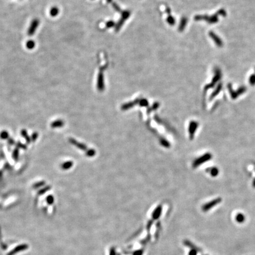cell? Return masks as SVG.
I'll return each instance as SVG.
<instances>
[{
    "label": "cell",
    "instance_id": "277c9868",
    "mask_svg": "<svg viewBox=\"0 0 255 255\" xmlns=\"http://www.w3.org/2000/svg\"><path fill=\"white\" fill-rule=\"evenodd\" d=\"M63 125L64 122L62 120H56V121L53 122L50 125V126L53 128H57L62 127Z\"/></svg>",
    "mask_w": 255,
    "mask_h": 255
},
{
    "label": "cell",
    "instance_id": "2e32d148",
    "mask_svg": "<svg viewBox=\"0 0 255 255\" xmlns=\"http://www.w3.org/2000/svg\"><path fill=\"white\" fill-rule=\"evenodd\" d=\"M49 188H50V187H46V188H44V189L42 190H40V192H39V194H43V193H44V192H45V191H47L49 190Z\"/></svg>",
    "mask_w": 255,
    "mask_h": 255
},
{
    "label": "cell",
    "instance_id": "4fadbf2b",
    "mask_svg": "<svg viewBox=\"0 0 255 255\" xmlns=\"http://www.w3.org/2000/svg\"><path fill=\"white\" fill-rule=\"evenodd\" d=\"M21 135H22L23 136H24V138H26V139H27V141H30V139H29V138H28V136H27V131H26L25 129H23L22 131H21Z\"/></svg>",
    "mask_w": 255,
    "mask_h": 255
},
{
    "label": "cell",
    "instance_id": "e0dca14e",
    "mask_svg": "<svg viewBox=\"0 0 255 255\" xmlns=\"http://www.w3.org/2000/svg\"><path fill=\"white\" fill-rule=\"evenodd\" d=\"M37 136H38V134L37 133V132H35V133H34V134L32 135V139H33V141H35V139L37 138Z\"/></svg>",
    "mask_w": 255,
    "mask_h": 255
},
{
    "label": "cell",
    "instance_id": "9a60e30c",
    "mask_svg": "<svg viewBox=\"0 0 255 255\" xmlns=\"http://www.w3.org/2000/svg\"><path fill=\"white\" fill-rule=\"evenodd\" d=\"M44 182H43V181H41L40 182H37V183H36L35 185H34V187H35V188H37V187H40V186H43V185H44Z\"/></svg>",
    "mask_w": 255,
    "mask_h": 255
},
{
    "label": "cell",
    "instance_id": "ac0fdd59",
    "mask_svg": "<svg viewBox=\"0 0 255 255\" xmlns=\"http://www.w3.org/2000/svg\"><path fill=\"white\" fill-rule=\"evenodd\" d=\"M18 151L17 150H15V151H14V152L13 155V157L14 158H16H16H17V157H18Z\"/></svg>",
    "mask_w": 255,
    "mask_h": 255
},
{
    "label": "cell",
    "instance_id": "7a4b0ae2",
    "mask_svg": "<svg viewBox=\"0 0 255 255\" xmlns=\"http://www.w3.org/2000/svg\"><path fill=\"white\" fill-rule=\"evenodd\" d=\"M69 141L71 144H72L74 145H75L76 146H77V147L79 148V149H81V150H84V151L87 150V147H86V145H85L83 144L78 142L76 141L75 139H74L73 138H70Z\"/></svg>",
    "mask_w": 255,
    "mask_h": 255
},
{
    "label": "cell",
    "instance_id": "30bf717a",
    "mask_svg": "<svg viewBox=\"0 0 255 255\" xmlns=\"http://www.w3.org/2000/svg\"><path fill=\"white\" fill-rule=\"evenodd\" d=\"M236 220L237 222H238L239 223H243V222L244 220V217L242 214H239V215H238L236 216Z\"/></svg>",
    "mask_w": 255,
    "mask_h": 255
},
{
    "label": "cell",
    "instance_id": "52a82bcc",
    "mask_svg": "<svg viewBox=\"0 0 255 255\" xmlns=\"http://www.w3.org/2000/svg\"><path fill=\"white\" fill-rule=\"evenodd\" d=\"M35 45V43L34 41H33L32 40H28L26 43V47L27 48L28 50H32L34 48Z\"/></svg>",
    "mask_w": 255,
    "mask_h": 255
},
{
    "label": "cell",
    "instance_id": "6da1fadb",
    "mask_svg": "<svg viewBox=\"0 0 255 255\" xmlns=\"http://www.w3.org/2000/svg\"><path fill=\"white\" fill-rule=\"evenodd\" d=\"M40 24V20L38 18H34L31 22L29 27L27 30V35L29 36H32L34 34L37 28Z\"/></svg>",
    "mask_w": 255,
    "mask_h": 255
},
{
    "label": "cell",
    "instance_id": "5b68a950",
    "mask_svg": "<svg viewBox=\"0 0 255 255\" xmlns=\"http://www.w3.org/2000/svg\"><path fill=\"white\" fill-rule=\"evenodd\" d=\"M210 35L211 36V38H212L213 39L215 40V42H216V44H217L218 45H219V46H222V44H223V43H222V41H221V40L219 38L217 37V35L214 34V33L210 32Z\"/></svg>",
    "mask_w": 255,
    "mask_h": 255
},
{
    "label": "cell",
    "instance_id": "3957f363",
    "mask_svg": "<svg viewBox=\"0 0 255 255\" xmlns=\"http://www.w3.org/2000/svg\"><path fill=\"white\" fill-rule=\"evenodd\" d=\"M161 211H162V206H159L158 207H157V208H156L152 214L153 219L157 220V218H158V217H159L161 215Z\"/></svg>",
    "mask_w": 255,
    "mask_h": 255
},
{
    "label": "cell",
    "instance_id": "9c48e42d",
    "mask_svg": "<svg viewBox=\"0 0 255 255\" xmlns=\"http://www.w3.org/2000/svg\"><path fill=\"white\" fill-rule=\"evenodd\" d=\"M0 138L3 139H6L8 138V133L6 131H2L0 133Z\"/></svg>",
    "mask_w": 255,
    "mask_h": 255
},
{
    "label": "cell",
    "instance_id": "ba28073f",
    "mask_svg": "<svg viewBox=\"0 0 255 255\" xmlns=\"http://www.w3.org/2000/svg\"><path fill=\"white\" fill-rule=\"evenodd\" d=\"M73 166V162L72 161H67L64 162L62 165V168L63 170H69Z\"/></svg>",
    "mask_w": 255,
    "mask_h": 255
},
{
    "label": "cell",
    "instance_id": "8fae6325",
    "mask_svg": "<svg viewBox=\"0 0 255 255\" xmlns=\"http://www.w3.org/2000/svg\"><path fill=\"white\" fill-rule=\"evenodd\" d=\"M46 201H47L48 204H53V201H54L53 197L52 196H49L46 198Z\"/></svg>",
    "mask_w": 255,
    "mask_h": 255
},
{
    "label": "cell",
    "instance_id": "5bb4252c",
    "mask_svg": "<svg viewBox=\"0 0 255 255\" xmlns=\"http://www.w3.org/2000/svg\"><path fill=\"white\" fill-rule=\"evenodd\" d=\"M198 251H197V250L196 249H191V251L189 252V253H188V255H197V252H198ZM199 252V251H198Z\"/></svg>",
    "mask_w": 255,
    "mask_h": 255
},
{
    "label": "cell",
    "instance_id": "7c38bea8",
    "mask_svg": "<svg viewBox=\"0 0 255 255\" xmlns=\"http://www.w3.org/2000/svg\"><path fill=\"white\" fill-rule=\"evenodd\" d=\"M95 154V151L93 150H88L87 152H86V155H87L88 157H93Z\"/></svg>",
    "mask_w": 255,
    "mask_h": 255
},
{
    "label": "cell",
    "instance_id": "8992f818",
    "mask_svg": "<svg viewBox=\"0 0 255 255\" xmlns=\"http://www.w3.org/2000/svg\"><path fill=\"white\" fill-rule=\"evenodd\" d=\"M59 13V9L58 8V7H53L50 10V15L52 17H53L58 15Z\"/></svg>",
    "mask_w": 255,
    "mask_h": 255
}]
</instances>
